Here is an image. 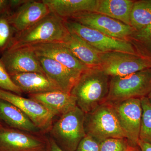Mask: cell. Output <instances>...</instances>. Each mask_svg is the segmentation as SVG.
<instances>
[{
  "label": "cell",
  "mask_w": 151,
  "mask_h": 151,
  "mask_svg": "<svg viewBox=\"0 0 151 151\" xmlns=\"http://www.w3.org/2000/svg\"><path fill=\"white\" fill-rule=\"evenodd\" d=\"M110 78L100 66L89 68L79 76L70 93L85 114L106 102Z\"/></svg>",
  "instance_id": "6da1fadb"
},
{
  "label": "cell",
  "mask_w": 151,
  "mask_h": 151,
  "mask_svg": "<svg viewBox=\"0 0 151 151\" xmlns=\"http://www.w3.org/2000/svg\"><path fill=\"white\" fill-rule=\"evenodd\" d=\"M68 32L64 24V19L50 12L27 29L17 33L7 50L39 44L61 42Z\"/></svg>",
  "instance_id": "7a4b0ae2"
},
{
  "label": "cell",
  "mask_w": 151,
  "mask_h": 151,
  "mask_svg": "<svg viewBox=\"0 0 151 151\" xmlns=\"http://www.w3.org/2000/svg\"><path fill=\"white\" fill-rule=\"evenodd\" d=\"M85 113L78 106L59 117L50 131L52 139L64 151H75L86 136Z\"/></svg>",
  "instance_id": "3957f363"
},
{
  "label": "cell",
  "mask_w": 151,
  "mask_h": 151,
  "mask_svg": "<svg viewBox=\"0 0 151 151\" xmlns=\"http://www.w3.org/2000/svg\"><path fill=\"white\" fill-rule=\"evenodd\" d=\"M151 91V68L110 78L106 102L115 103L132 98L146 97Z\"/></svg>",
  "instance_id": "277c9868"
},
{
  "label": "cell",
  "mask_w": 151,
  "mask_h": 151,
  "mask_svg": "<svg viewBox=\"0 0 151 151\" xmlns=\"http://www.w3.org/2000/svg\"><path fill=\"white\" fill-rule=\"evenodd\" d=\"M84 127L86 135L99 143L109 138H126L112 106L108 102L85 114Z\"/></svg>",
  "instance_id": "5b68a950"
},
{
  "label": "cell",
  "mask_w": 151,
  "mask_h": 151,
  "mask_svg": "<svg viewBox=\"0 0 151 151\" xmlns=\"http://www.w3.org/2000/svg\"><path fill=\"white\" fill-rule=\"evenodd\" d=\"M100 67L110 77L124 76L151 68V57L122 52H101Z\"/></svg>",
  "instance_id": "8992f818"
},
{
  "label": "cell",
  "mask_w": 151,
  "mask_h": 151,
  "mask_svg": "<svg viewBox=\"0 0 151 151\" xmlns=\"http://www.w3.org/2000/svg\"><path fill=\"white\" fill-rule=\"evenodd\" d=\"M64 22L68 32L77 35L100 52L117 51L142 54L130 41L111 37L69 19H64Z\"/></svg>",
  "instance_id": "52a82bcc"
},
{
  "label": "cell",
  "mask_w": 151,
  "mask_h": 151,
  "mask_svg": "<svg viewBox=\"0 0 151 151\" xmlns=\"http://www.w3.org/2000/svg\"><path fill=\"white\" fill-rule=\"evenodd\" d=\"M109 103L130 145L137 146L142 114L141 98Z\"/></svg>",
  "instance_id": "ba28073f"
},
{
  "label": "cell",
  "mask_w": 151,
  "mask_h": 151,
  "mask_svg": "<svg viewBox=\"0 0 151 151\" xmlns=\"http://www.w3.org/2000/svg\"><path fill=\"white\" fill-rule=\"evenodd\" d=\"M111 37L129 41L135 32L131 26L96 12H84L67 19Z\"/></svg>",
  "instance_id": "9c48e42d"
},
{
  "label": "cell",
  "mask_w": 151,
  "mask_h": 151,
  "mask_svg": "<svg viewBox=\"0 0 151 151\" xmlns=\"http://www.w3.org/2000/svg\"><path fill=\"white\" fill-rule=\"evenodd\" d=\"M0 99L13 104L25 114L40 130H50L54 116L40 103L0 89Z\"/></svg>",
  "instance_id": "30bf717a"
},
{
  "label": "cell",
  "mask_w": 151,
  "mask_h": 151,
  "mask_svg": "<svg viewBox=\"0 0 151 151\" xmlns=\"http://www.w3.org/2000/svg\"><path fill=\"white\" fill-rule=\"evenodd\" d=\"M0 60L10 75L28 72L45 74L37 55L28 47L7 50Z\"/></svg>",
  "instance_id": "8fae6325"
},
{
  "label": "cell",
  "mask_w": 151,
  "mask_h": 151,
  "mask_svg": "<svg viewBox=\"0 0 151 151\" xmlns=\"http://www.w3.org/2000/svg\"><path fill=\"white\" fill-rule=\"evenodd\" d=\"M29 133L0 125V151H44V141Z\"/></svg>",
  "instance_id": "7c38bea8"
},
{
  "label": "cell",
  "mask_w": 151,
  "mask_h": 151,
  "mask_svg": "<svg viewBox=\"0 0 151 151\" xmlns=\"http://www.w3.org/2000/svg\"><path fill=\"white\" fill-rule=\"evenodd\" d=\"M48 7L41 1H27L9 14V19L17 33L27 29L50 13Z\"/></svg>",
  "instance_id": "4fadbf2b"
},
{
  "label": "cell",
  "mask_w": 151,
  "mask_h": 151,
  "mask_svg": "<svg viewBox=\"0 0 151 151\" xmlns=\"http://www.w3.org/2000/svg\"><path fill=\"white\" fill-rule=\"evenodd\" d=\"M28 47L37 56L53 60L79 74L90 68L79 61L62 42L39 44Z\"/></svg>",
  "instance_id": "5bb4252c"
},
{
  "label": "cell",
  "mask_w": 151,
  "mask_h": 151,
  "mask_svg": "<svg viewBox=\"0 0 151 151\" xmlns=\"http://www.w3.org/2000/svg\"><path fill=\"white\" fill-rule=\"evenodd\" d=\"M37 57L47 76L60 90L70 93L81 74L70 70L53 60L43 56Z\"/></svg>",
  "instance_id": "9a60e30c"
},
{
  "label": "cell",
  "mask_w": 151,
  "mask_h": 151,
  "mask_svg": "<svg viewBox=\"0 0 151 151\" xmlns=\"http://www.w3.org/2000/svg\"><path fill=\"white\" fill-rule=\"evenodd\" d=\"M29 96L44 106L54 117H60L77 106L75 97L61 90L29 94Z\"/></svg>",
  "instance_id": "2e32d148"
},
{
  "label": "cell",
  "mask_w": 151,
  "mask_h": 151,
  "mask_svg": "<svg viewBox=\"0 0 151 151\" xmlns=\"http://www.w3.org/2000/svg\"><path fill=\"white\" fill-rule=\"evenodd\" d=\"M10 76L23 93L35 94L60 90L45 74L28 72Z\"/></svg>",
  "instance_id": "e0dca14e"
},
{
  "label": "cell",
  "mask_w": 151,
  "mask_h": 151,
  "mask_svg": "<svg viewBox=\"0 0 151 151\" xmlns=\"http://www.w3.org/2000/svg\"><path fill=\"white\" fill-rule=\"evenodd\" d=\"M62 42L79 61L87 67L100 66L101 52L77 35L69 32Z\"/></svg>",
  "instance_id": "ac0fdd59"
},
{
  "label": "cell",
  "mask_w": 151,
  "mask_h": 151,
  "mask_svg": "<svg viewBox=\"0 0 151 151\" xmlns=\"http://www.w3.org/2000/svg\"><path fill=\"white\" fill-rule=\"evenodd\" d=\"M50 12L63 19L84 12H96L98 0H42Z\"/></svg>",
  "instance_id": "d6986e66"
},
{
  "label": "cell",
  "mask_w": 151,
  "mask_h": 151,
  "mask_svg": "<svg viewBox=\"0 0 151 151\" xmlns=\"http://www.w3.org/2000/svg\"><path fill=\"white\" fill-rule=\"evenodd\" d=\"M0 119L12 129L32 134L40 131L22 111L13 104L1 99Z\"/></svg>",
  "instance_id": "ffe728a7"
},
{
  "label": "cell",
  "mask_w": 151,
  "mask_h": 151,
  "mask_svg": "<svg viewBox=\"0 0 151 151\" xmlns=\"http://www.w3.org/2000/svg\"><path fill=\"white\" fill-rule=\"evenodd\" d=\"M134 2L132 0H98L96 12L131 26L130 16Z\"/></svg>",
  "instance_id": "44dd1931"
},
{
  "label": "cell",
  "mask_w": 151,
  "mask_h": 151,
  "mask_svg": "<svg viewBox=\"0 0 151 151\" xmlns=\"http://www.w3.org/2000/svg\"><path fill=\"white\" fill-rule=\"evenodd\" d=\"M131 27L135 31L145 27L151 23V0L134 1L130 16Z\"/></svg>",
  "instance_id": "7402d4cb"
},
{
  "label": "cell",
  "mask_w": 151,
  "mask_h": 151,
  "mask_svg": "<svg viewBox=\"0 0 151 151\" xmlns=\"http://www.w3.org/2000/svg\"><path fill=\"white\" fill-rule=\"evenodd\" d=\"M129 41L141 54L151 57V23L142 29L135 31Z\"/></svg>",
  "instance_id": "603a6c76"
},
{
  "label": "cell",
  "mask_w": 151,
  "mask_h": 151,
  "mask_svg": "<svg viewBox=\"0 0 151 151\" xmlns=\"http://www.w3.org/2000/svg\"><path fill=\"white\" fill-rule=\"evenodd\" d=\"M142 108L139 139L151 144V104L147 97L141 98Z\"/></svg>",
  "instance_id": "cb8c5ba5"
},
{
  "label": "cell",
  "mask_w": 151,
  "mask_h": 151,
  "mask_svg": "<svg viewBox=\"0 0 151 151\" xmlns=\"http://www.w3.org/2000/svg\"><path fill=\"white\" fill-rule=\"evenodd\" d=\"M3 12L0 14V49L9 45L12 41V31L14 29L10 23L9 14L7 12L3 13Z\"/></svg>",
  "instance_id": "d4e9b609"
},
{
  "label": "cell",
  "mask_w": 151,
  "mask_h": 151,
  "mask_svg": "<svg viewBox=\"0 0 151 151\" xmlns=\"http://www.w3.org/2000/svg\"><path fill=\"white\" fill-rule=\"evenodd\" d=\"M130 145L127 138H109L100 143V151H127Z\"/></svg>",
  "instance_id": "484cf974"
},
{
  "label": "cell",
  "mask_w": 151,
  "mask_h": 151,
  "mask_svg": "<svg viewBox=\"0 0 151 151\" xmlns=\"http://www.w3.org/2000/svg\"><path fill=\"white\" fill-rule=\"evenodd\" d=\"M0 89L21 95L23 93L11 78L0 60Z\"/></svg>",
  "instance_id": "4316f807"
},
{
  "label": "cell",
  "mask_w": 151,
  "mask_h": 151,
  "mask_svg": "<svg viewBox=\"0 0 151 151\" xmlns=\"http://www.w3.org/2000/svg\"><path fill=\"white\" fill-rule=\"evenodd\" d=\"M100 143L91 137L86 136L81 141L75 151H100Z\"/></svg>",
  "instance_id": "83f0119b"
},
{
  "label": "cell",
  "mask_w": 151,
  "mask_h": 151,
  "mask_svg": "<svg viewBox=\"0 0 151 151\" xmlns=\"http://www.w3.org/2000/svg\"><path fill=\"white\" fill-rule=\"evenodd\" d=\"M48 151H64L59 147L52 138H50L48 142Z\"/></svg>",
  "instance_id": "f1b7e54d"
},
{
  "label": "cell",
  "mask_w": 151,
  "mask_h": 151,
  "mask_svg": "<svg viewBox=\"0 0 151 151\" xmlns=\"http://www.w3.org/2000/svg\"><path fill=\"white\" fill-rule=\"evenodd\" d=\"M137 146L141 151H151V144L139 139Z\"/></svg>",
  "instance_id": "f546056e"
},
{
  "label": "cell",
  "mask_w": 151,
  "mask_h": 151,
  "mask_svg": "<svg viewBox=\"0 0 151 151\" xmlns=\"http://www.w3.org/2000/svg\"><path fill=\"white\" fill-rule=\"evenodd\" d=\"M9 4V1L0 0V14L5 10V9Z\"/></svg>",
  "instance_id": "4dcf8cb0"
},
{
  "label": "cell",
  "mask_w": 151,
  "mask_h": 151,
  "mask_svg": "<svg viewBox=\"0 0 151 151\" xmlns=\"http://www.w3.org/2000/svg\"><path fill=\"white\" fill-rule=\"evenodd\" d=\"M127 151H140L138 146L130 145Z\"/></svg>",
  "instance_id": "1f68e13d"
},
{
  "label": "cell",
  "mask_w": 151,
  "mask_h": 151,
  "mask_svg": "<svg viewBox=\"0 0 151 151\" xmlns=\"http://www.w3.org/2000/svg\"><path fill=\"white\" fill-rule=\"evenodd\" d=\"M146 97H147L149 101H150V103L151 104V91L150 92V93L148 94V95H147V96H146Z\"/></svg>",
  "instance_id": "d6a6232c"
}]
</instances>
